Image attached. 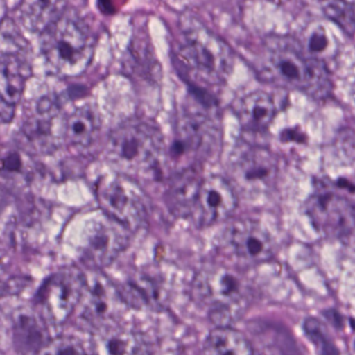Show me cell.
<instances>
[{
    "mask_svg": "<svg viewBox=\"0 0 355 355\" xmlns=\"http://www.w3.org/2000/svg\"><path fill=\"white\" fill-rule=\"evenodd\" d=\"M259 76L274 86L325 98L331 80L325 62L306 53L292 37L273 36L263 42L259 55Z\"/></svg>",
    "mask_w": 355,
    "mask_h": 355,
    "instance_id": "cell-1",
    "label": "cell"
},
{
    "mask_svg": "<svg viewBox=\"0 0 355 355\" xmlns=\"http://www.w3.org/2000/svg\"><path fill=\"white\" fill-rule=\"evenodd\" d=\"M174 53L178 69L199 90L223 84L234 67V55L227 44L195 19L180 26Z\"/></svg>",
    "mask_w": 355,
    "mask_h": 355,
    "instance_id": "cell-2",
    "label": "cell"
},
{
    "mask_svg": "<svg viewBox=\"0 0 355 355\" xmlns=\"http://www.w3.org/2000/svg\"><path fill=\"white\" fill-rule=\"evenodd\" d=\"M94 37L80 16L65 12L41 34V53L51 72L78 76L92 61Z\"/></svg>",
    "mask_w": 355,
    "mask_h": 355,
    "instance_id": "cell-3",
    "label": "cell"
},
{
    "mask_svg": "<svg viewBox=\"0 0 355 355\" xmlns=\"http://www.w3.org/2000/svg\"><path fill=\"white\" fill-rule=\"evenodd\" d=\"M195 302L209 311L219 326H228L230 320L239 317L251 297L246 278L227 266H209L195 276L192 284Z\"/></svg>",
    "mask_w": 355,
    "mask_h": 355,
    "instance_id": "cell-4",
    "label": "cell"
},
{
    "mask_svg": "<svg viewBox=\"0 0 355 355\" xmlns=\"http://www.w3.org/2000/svg\"><path fill=\"white\" fill-rule=\"evenodd\" d=\"M107 157L123 174L157 171L164 155V141L155 126L130 121L116 128L107 141Z\"/></svg>",
    "mask_w": 355,
    "mask_h": 355,
    "instance_id": "cell-5",
    "label": "cell"
},
{
    "mask_svg": "<svg viewBox=\"0 0 355 355\" xmlns=\"http://www.w3.org/2000/svg\"><path fill=\"white\" fill-rule=\"evenodd\" d=\"M218 141L215 121L203 110H182L175 122V132L167 157L172 174L197 169L214 153Z\"/></svg>",
    "mask_w": 355,
    "mask_h": 355,
    "instance_id": "cell-6",
    "label": "cell"
},
{
    "mask_svg": "<svg viewBox=\"0 0 355 355\" xmlns=\"http://www.w3.org/2000/svg\"><path fill=\"white\" fill-rule=\"evenodd\" d=\"M355 190L347 182L317 180L305 201V213L322 236L340 239L355 227V205L349 194Z\"/></svg>",
    "mask_w": 355,
    "mask_h": 355,
    "instance_id": "cell-7",
    "label": "cell"
},
{
    "mask_svg": "<svg viewBox=\"0 0 355 355\" xmlns=\"http://www.w3.org/2000/svg\"><path fill=\"white\" fill-rule=\"evenodd\" d=\"M86 286L87 276L76 268H63L53 272L35 296L37 315L45 324L62 325L76 313Z\"/></svg>",
    "mask_w": 355,
    "mask_h": 355,
    "instance_id": "cell-8",
    "label": "cell"
},
{
    "mask_svg": "<svg viewBox=\"0 0 355 355\" xmlns=\"http://www.w3.org/2000/svg\"><path fill=\"white\" fill-rule=\"evenodd\" d=\"M96 196L103 213L130 232L138 230L146 221V197L130 176H103L97 182Z\"/></svg>",
    "mask_w": 355,
    "mask_h": 355,
    "instance_id": "cell-9",
    "label": "cell"
},
{
    "mask_svg": "<svg viewBox=\"0 0 355 355\" xmlns=\"http://www.w3.org/2000/svg\"><path fill=\"white\" fill-rule=\"evenodd\" d=\"M278 157L263 146L243 144L236 147L230 159L232 184L247 194L271 191L279 178Z\"/></svg>",
    "mask_w": 355,
    "mask_h": 355,
    "instance_id": "cell-10",
    "label": "cell"
},
{
    "mask_svg": "<svg viewBox=\"0 0 355 355\" xmlns=\"http://www.w3.org/2000/svg\"><path fill=\"white\" fill-rule=\"evenodd\" d=\"M26 45L12 26L3 21L1 30V61H0V92L1 119H13L15 107L21 99L26 82L31 76V66L26 55Z\"/></svg>",
    "mask_w": 355,
    "mask_h": 355,
    "instance_id": "cell-11",
    "label": "cell"
},
{
    "mask_svg": "<svg viewBox=\"0 0 355 355\" xmlns=\"http://www.w3.org/2000/svg\"><path fill=\"white\" fill-rule=\"evenodd\" d=\"M130 230L101 213L89 220L80 243V259L97 271L111 265L128 246Z\"/></svg>",
    "mask_w": 355,
    "mask_h": 355,
    "instance_id": "cell-12",
    "label": "cell"
},
{
    "mask_svg": "<svg viewBox=\"0 0 355 355\" xmlns=\"http://www.w3.org/2000/svg\"><path fill=\"white\" fill-rule=\"evenodd\" d=\"M121 291L101 274L87 277L86 290L78 305V318L93 332L116 325L125 309Z\"/></svg>",
    "mask_w": 355,
    "mask_h": 355,
    "instance_id": "cell-13",
    "label": "cell"
},
{
    "mask_svg": "<svg viewBox=\"0 0 355 355\" xmlns=\"http://www.w3.org/2000/svg\"><path fill=\"white\" fill-rule=\"evenodd\" d=\"M21 132L30 148L36 153H49L57 148L65 141V117L57 101L51 97L35 101L24 114Z\"/></svg>",
    "mask_w": 355,
    "mask_h": 355,
    "instance_id": "cell-14",
    "label": "cell"
},
{
    "mask_svg": "<svg viewBox=\"0 0 355 355\" xmlns=\"http://www.w3.org/2000/svg\"><path fill=\"white\" fill-rule=\"evenodd\" d=\"M236 205L238 196L232 182L223 176H207L199 187L190 218L198 227H207L230 217Z\"/></svg>",
    "mask_w": 355,
    "mask_h": 355,
    "instance_id": "cell-15",
    "label": "cell"
},
{
    "mask_svg": "<svg viewBox=\"0 0 355 355\" xmlns=\"http://www.w3.org/2000/svg\"><path fill=\"white\" fill-rule=\"evenodd\" d=\"M230 252L244 263H265L273 257L275 244L263 224L252 219L234 222L224 234Z\"/></svg>",
    "mask_w": 355,
    "mask_h": 355,
    "instance_id": "cell-16",
    "label": "cell"
},
{
    "mask_svg": "<svg viewBox=\"0 0 355 355\" xmlns=\"http://www.w3.org/2000/svg\"><path fill=\"white\" fill-rule=\"evenodd\" d=\"M277 114V105L269 93L255 91L243 97L236 107V115L247 132H263Z\"/></svg>",
    "mask_w": 355,
    "mask_h": 355,
    "instance_id": "cell-17",
    "label": "cell"
},
{
    "mask_svg": "<svg viewBox=\"0 0 355 355\" xmlns=\"http://www.w3.org/2000/svg\"><path fill=\"white\" fill-rule=\"evenodd\" d=\"M101 117L90 103L76 107L65 118V142L78 148L90 146L101 130Z\"/></svg>",
    "mask_w": 355,
    "mask_h": 355,
    "instance_id": "cell-18",
    "label": "cell"
},
{
    "mask_svg": "<svg viewBox=\"0 0 355 355\" xmlns=\"http://www.w3.org/2000/svg\"><path fill=\"white\" fill-rule=\"evenodd\" d=\"M142 346L136 332L116 324L94 332L92 355H140Z\"/></svg>",
    "mask_w": 355,
    "mask_h": 355,
    "instance_id": "cell-19",
    "label": "cell"
},
{
    "mask_svg": "<svg viewBox=\"0 0 355 355\" xmlns=\"http://www.w3.org/2000/svg\"><path fill=\"white\" fill-rule=\"evenodd\" d=\"M202 180L198 169H189L171 175L166 199L174 214L190 217Z\"/></svg>",
    "mask_w": 355,
    "mask_h": 355,
    "instance_id": "cell-20",
    "label": "cell"
},
{
    "mask_svg": "<svg viewBox=\"0 0 355 355\" xmlns=\"http://www.w3.org/2000/svg\"><path fill=\"white\" fill-rule=\"evenodd\" d=\"M202 355H254V351L244 334L230 326H218L207 334Z\"/></svg>",
    "mask_w": 355,
    "mask_h": 355,
    "instance_id": "cell-21",
    "label": "cell"
},
{
    "mask_svg": "<svg viewBox=\"0 0 355 355\" xmlns=\"http://www.w3.org/2000/svg\"><path fill=\"white\" fill-rule=\"evenodd\" d=\"M65 5L60 1H26L19 8L20 20L28 30L42 34L65 13Z\"/></svg>",
    "mask_w": 355,
    "mask_h": 355,
    "instance_id": "cell-22",
    "label": "cell"
},
{
    "mask_svg": "<svg viewBox=\"0 0 355 355\" xmlns=\"http://www.w3.org/2000/svg\"><path fill=\"white\" fill-rule=\"evenodd\" d=\"M300 43L304 51L315 59L324 62V57L330 55L331 43L327 31L323 26H311L305 33L304 39L300 41Z\"/></svg>",
    "mask_w": 355,
    "mask_h": 355,
    "instance_id": "cell-23",
    "label": "cell"
},
{
    "mask_svg": "<svg viewBox=\"0 0 355 355\" xmlns=\"http://www.w3.org/2000/svg\"><path fill=\"white\" fill-rule=\"evenodd\" d=\"M35 355H89L80 340L74 336L51 338Z\"/></svg>",
    "mask_w": 355,
    "mask_h": 355,
    "instance_id": "cell-24",
    "label": "cell"
},
{
    "mask_svg": "<svg viewBox=\"0 0 355 355\" xmlns=\"http://www.w3.org/2000/svg\"><path fill=\"white\" fill-rule=\"evenodd\" d=\"M305 331L315 345L319 355H338V351L323 324L318 320L309 319L305 323Z\"/></svg>",
    "mask_w": 355,
    "mask_h": 355,
    "instance_id": "cell-25",
    "label": "cell"
},
{
    "mask_svg": "<svg viewBox=\"0 0 355 355\" xmlns=\"http://www.w3.org/2000/svg\"><path fill=\"white\" fill-rule=\"evenodd\" d=\"M328 18L348 34L355 32V3H330L324 8Z\"/></svg>",
    "mask_w": 355,
    "mask_h": 355,
    "instance_id": "cell-26",
    "label": "cell"
},
{
    "mask_svg": "<svg viewBox=\"0 0 355 355\" xmlns=\"http://www.w3.org/2000/svg\"><path fill=\"white\" fill-rule=\"evenodd\" d=\"M24 159L17 151H10L3 159V176H13L21 173L24 169Z\"/></svg>",
    "mask_w": 355,
    "mask_h": 355,
    "instance_id": "cell-27",
    "label": "cell"
},
{
    "mask_svg": "<svg viewBox=\"0 0 355 355\" xmlns=\"http://www.w3.org/2000/svg\"><path fill=\"white\" fill-rule=\"evenodd\" d=\"M354 96H355V82H354Z\"/></svg>",
    "mask_w": 355,
    "mask_h": 355,
    "instance_id": "cell-28",
    "label": "cell"
}]
</instances>
